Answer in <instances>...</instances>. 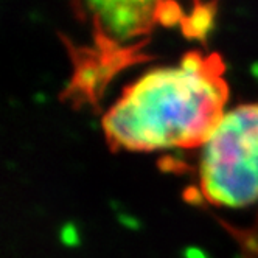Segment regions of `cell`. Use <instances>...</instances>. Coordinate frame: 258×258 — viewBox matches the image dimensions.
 <instances>
[{
  "mask_svg": "<svg viewBox=\"0 0 258 258\" xmlns=\"http://www.w3.org/2000/svg\"><path fill=\"white\" fill-rule=\"evenodd\" d=\"M226 101L219 62L190 53L127 86L104 114L103 131L115 148L127 151L199 148L224 114Z\"/></svg>",
  "mask_w": 258,
  "mask_h": 258,
  "instance_id": "obj_1",
  "label": "cell"
},
{
  "mask_svg": "<svg viewBox=\"0 0 258 258\" xmlns=\"http://www.w3.org/2000/svg\"><path fill=\"white\" fill-rule=\"evenodd\" d=\"M199 150V188L209 202L226 209L258 202V103L226 109Z\"/></svg>",
  "mask_w": 258,
  "mask_h": 258,
  "instance_id": "obj_2",
  "label": "cell"
},
{
  "mask_svg": "<svg viewBox=\"0 0 258 258\" xmlns=\"http://www.w3.org/2000/svg\"><path fill=\"white\" fill-rule=\"evenodd\" d=\"M100 36L112 45H123L142 36L156 21L160 2L123 0L84 5Z\"/></svg>",
  "mask_w": 258,
  "mask_h": 258,
  "instance_id": "obj_3",
  "label": "cell"
},
{
  "mask_svg": "<svg viewBox=\"0 0 258 258\" xmlns=\"http://www.w3.org/2000/svg\"><path fill=\"white\" fill-rule=\"evenodd\" d=\"M213 10L212 7H196L188 16L185 14L183 17V30L188 36L191 38H198V39H202L206 38V36L210 33L212 27H213Z\"/></svg>",
  "mask_w": 258,
  "mask_h": 258,
  "instance_id": "obj_4",
  "label": "cell"
},
{
  "mask_svg": "<svg viewBox=\"0 0 258 258\" xmlns=\"http://www.w3.org/2000/svg\"><path fill=\"white\" fill-rule=\"evenodd\" d=\"M183 14L180 8L174 4H160L159 13H157V21H160L163 25H176L183 22Z\"/></svg>",
  "mask_w": 258,
  "mask_h": 258,
  "instance_id": "obj_5",
  "label": "cell"
},
{
  "mask_svg": "<svg viewBox=\"0 0 258 258\" xmlns=\"http://www.w3.org/2000/svg\"><path fill=\"white\" fill-rule=\"evenodd\" d=\"M61 241L69 246V247H73L80 243V233H78V229L77 226L73 224H66L62 229H61Z\"/></svg>",
  "mask_w": 258,
  "mask_h": 258,
  "instance_id": "obj_6",
  "label": "cell"
},
{
  "mask_svg": "<svg viewBox=\"0 0 258 258\" xmlns=\"http://www.w3.org/2000/svg\"><path fill=\"white\" fill-rule=\"evenodd\" d=\"M183 255H185V258H210L201 247H187Z\"/></svg>",
  "mask_w": 258,
  "mask_h": 258,
  "instance_id": "obj_7",
  "label": "cell"
}]
</instances>
